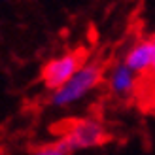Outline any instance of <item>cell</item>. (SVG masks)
<instances>
[{
  "instance_id": "1",
  "label": "cell",
  "mask_w": 155,
  "mask_h": 155,
  "mask_svg": "<svg viewBox=\"0 0 155 155\" xmlns=\"http://www.w3.org/2000/svg\"><path fill=\"white\" fill-rule=\"evenodd\" d=\"M102 74H104V68L98 63H85L80 68V72L66 85H63L59 91L51 93L49 102L57 108H64V106H70L72 102H78L102 81Z\"/></svg>"
},
{
  "instance_id": "2",
  "label": "cell",
  "mask_w": 155,
  "mask_h": 155,
  "mask_svg": "<svg viewBox=\"0 0 155 155\" xmlns=\"http://www.w3.org/2000/svg\"><path fill=\"white\" fill-rule=\"evenodd\" d=\"M108 140H110V136H108V130L104 129L102 123L91 117H83L66 125L59 142L72 153L80 150L97 148V146L106 144Z\"/></svg>"
},
{
  "instance_id": "3",
  "label": "cell",
  "mask_w": 155,
  "mask_h": 155,
  "mask_svg": "<svg viewBox=\"0 0 155 155\" xmlns=\"http://www.w3.org/2000/svg\"><path fill=\"white\" fill-rule=\"evenodd\" d=\"M85 53L83 51H66L59 57L49 59L48 63L42 66L40 80L44 87L49 93L59 91L63 85H66L72 78L80 72V68L85 64Z\"/></svg>"
},
{
  "instance_id": "4",
  "label": "cell",
  "mask_w": 155,
  "mask_h": 155,
  "mask_svg": "<svg viewBox=\"0 0 155 155\" xmlns=\"http://www.w3.org/2000/svg\"><path fill=\"white\" fill-rule=\"evenodd\" d=\"M108 85H110L112 95H115L117 98H130L136 93L138 74H134L123 61L115 63L108 74Z\"/></svg>"
},
{
  "instance_id": "5",
  "label": "cell",
  "mask_w": 155,
  "mask_h": 155,
  "mask_svg": "<svg viewBox=\"0 0 155 155\" xmlns=\"http://www.w3.org/2000/svg\"><path fill=\"white\" fill-rule=\"evenodd\" d=\"M134 74H146L153 68V45L148 40H138L133 48L127 51L125 61H123Z\"/></svg>"
},
{
  "instance_id": "6",
  "label": "cell",
  "mask_w": 155,
  "mask_h": 155,
  "mask_svg": "<svg viewBox=\"0 0 155 155\" xmlns=\"http://www.w3.org/2000/svg\"><path fill=\"white\" fill-rule=\"evenodd\" d=\"M32 155H72L61 142H55V144H48V146H42L38 148Z\"/></svg>"
},
{
  "instance_id": "7",
  "label": "cell",
  "mask_w": 155,
  "mask_h": 155,
  "mask_svg": "<svg viewBox=\"0 0 155 155\" xmlns=\"http://www.w3.org/2000/svg\"><path fill=\"white\" fill-rule=\"evenodd\" d=\"M150 42H151V45H153V68H151V72L155 74V32L150 36Z\"/></svg>"
}]
</instances>
